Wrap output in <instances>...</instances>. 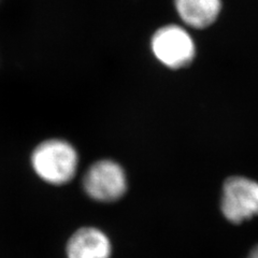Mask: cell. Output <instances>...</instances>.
Masks as SVG:
<instances>
[{
    "instance_id": "2",
    "label": "cell",
    "mask_w": 258,
    "mask_h": 258,
    "mask_svg": "<svg viewBox=\"0 0 258 258\" xmlns=\"http://www.w3.org/2000/svg\"><path fill=\"white\" fill-rule=\"evenodd\" d=\"M128 188L129 183L125 169L111 159L96 161L82 177L84 194L96 204H115L126 196Z\"/></svg>"
},
{
    "instance_id": "6",
    "label": "cell",
    "mask_w": 258,
    "mask_h": 258,
    "mask_svg": "<svg viewBox=\"0 0 258 258\" xmlns=\"http://www.w3.org/2000/svg\"><path fill=\"white\" fill-rule=\"evenodd\" d=\"M175 11L188 28L206 29L219 20L223 10L222 0H174Z\"/></svg>"
},
{
    "instance_id": "7",
    "label": "cell",
    "mask_w": 258,
    "mask_h": 258,
    "mask_svg": "<svg viewBox=\"0 0 258 258\" xmlns=\"http://www.w3.org/2000/svg\"><path fill=\"white\" fill-rule=\"evenodd\" d=\"M246 258H258V245L252 248V251L249 252L248 256Z\"/></svg>"
},
{
    "instance_id": "1",
    "label": "cell",
    "mask_w": 258,
    "mask_h": 258,
    "mask_svg": "<svg viewBox=\"0 0 258 258\" xmlns=\"http://www.w3.org/2000/svg\"><path fill=\"white\" fill-rule=\"evenodd\" d=\"M30 165L42 182L52 186H63L77 175L79 154L69 142L51 139L40 143L34 150Z\"/></svg>"
},
{
    "instance_id": "4",
    "label": "cell",
    "mask_w": 258,
    "mask_h": 258,
    "mask_svg": "<svg viewBox=\"0 0 258 258\" xmlns=\"http://www.w3.org/2000/svg\"><path fill=\"white\" fill-rule=\"evenodd\" d=\"M221 209L233 224L258 215V182L242 175L228 177L223 184Z\"/></svg>"
},
{
    "instance_id": "3",
    "label": "cell",
    "mask_w": 258,
    "mask_h": 258,
    "mask_svg": "<svg viewBox=\"0 0 258 258\" xmlns=\"http://www.w3.org/2000/svg\"><path fill=\"white\" fill-rule=\"evenodd\" d=\"M151 50L161 64L172 70L188 67L197 53L195 40L189 31L176 24H169L155 31Z\"/></svg>"
},
{
    "instance_id": "5",
    "label": "cell",
    "mask_w": 258,
    "mask_h": 258,
    "mask_svg": "<svg viewBox=\"0 0 258 258\" xmlns=\"http://www.w3.org/2000/svg\"><path fill=\"white\" fill-rule=\"evenodd\" d=\"M114 242L100 226L86 224L71 231L63 245L64 258H113Z\"/></svg>"
}]
</instances>
